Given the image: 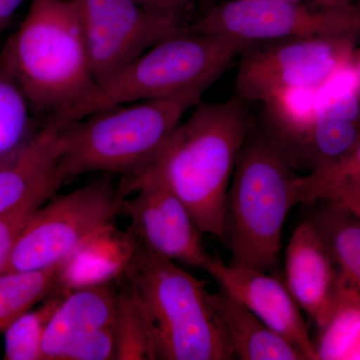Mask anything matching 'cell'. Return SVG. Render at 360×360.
<instances>
[{
  "label": "cell",
  "instance_id": "1",
  "mask_svg": "<svg viewBox=\"0 0 360 360\" xmlns=\"http://www.w3.org/2000/svg\"><path fill=\"white\" fill-rule=\"evenodd\" d=\"M248 103L236 96L200 101L148 167L179 196L198 229L222 243L227 191L251 130Z\"/></svg>",
  "mask_w": 360,
  "mask_h": 360
},
{
  "label": "cell",
  "instance_id": "18",
  "mask_svg": "<svg viewBox=\"0 0 360 360\" xmlns=\"http://www.w3.org/2000/svg\"><path fill=\"white\" fill-rule=\"evenodd\" d=\"M70 257L47 269L0 274V331L51 296L65 295L63 283Z\"/></svg>",
  "mask_w": 360,
  "mask_h": 360
},
{
  "label": "cell",
  "instance_id": "15",
  "mask_svg": "<svg viewBox=\"0 0 360 360\" xmlns=\"http://www.w3.org/2000/svg\"><path fill=\"white\" fill-rule=\"evenodd\" d=\"M286 285L295 302L319 328L335 307L340 269L328 245L311 221L293 231L285 250Z\"/></svg>",
  "mask_w": 360,
  "mask_h": 360
},
{
  "label": "cell",
  "instance_id": "19",
  "mask_svg": "<svg viewBox=\"0 0 360 360\" xmlns=\"http://www.w3.org/2000/svg\"><path fill=\"white\" fill-rule=\"evenodd\" d=\"M321 329L317 359H360V288L340 272L335 307Z\"/></svg>",
  "mask_w": 360,
  "mask_h": 360
},
{
  "label": "cell",
  "instance_id": "5",
  "mask_svg": "<svg viewBox=\"0 0 360 360\" xmlns=\"http://www.w3.org/2000/svg\"><path fill=\"white\" fill-rule=\"evenodd\" d=\"M205 89L118 104L68 122L60 161L65 180L104 172L132 176L150 167Z\"/></svg>",
  "mask_w": 360,
  "mask_h": 360
},
{
  "label": "cell",
  "instance_id": "26",
  "mask_svg": "<svg viewBox=\"0 0 360 360\" xmlns=\"http://www.w3.org/2000/svg\"><path fill=\"white\" fill-rule=\"evenodd\" d=\"M319 201H329L333 203L360 222V184L336 188L326 194Z\"/></svg>",
  "mask_w": 360,
  "mask_h": 360
},
{
  "label": "cell",
  "instance_id": "12",
  "mask_svg": "<svg viewBox=\"0 0 360 360\" xmlns=\"http://www.w3.org/2000/svg\"><path fill=\"white\" fill-rule=\"evenodd\" d=\"M360 142V89L352 65L322 87L302 134L278 144L292 167L307 174L345 158Z\"/></svg>",
  "mask_w": 360,
  "mask_h": 360
},
{
  "label": "cell",
  "instance_id": "29",
  "mask_svg": "<svg viewBox=\"0 0 360 360\" xmlns=\"http://www.w3.org/2000/svg\"><path fill=\"white\" fill-rule=\"evenodd\" d=\"M354 0H312L311 4L316 6L338 7L352 4Z\"/></svg>",
  "mask_w": 360,
  "mask_h": 360
},
{
  "label": "cell",
  "instance_id": "28",
  "mask_svg": "<svg viewBox=\"0 0 360 360\" xmlns=\"http://www.w3.org/2000/svg\"><path fill=\"white\" fill-rule=\"evenodd\" d=\"M22 2L23 0H0V33Z\"/></svg>",
  "mask_w": 360,
  "mask_h": 360
},
{
  "label": "cell",
  "instance_id": "25",
  "mask_svg": "<svg viewBox=\"0 0 360 360\" xmlns=\"http://www.w3.org/2000/svg\"><path fill=\"white\" fill-rule=\"evenodd\" d=\"M49 200L51 198L47 196H35L16 206L11 212L0 215V274L6 266L14 243L23 227L32 219L33 213Z\"/></svg>",
  "mask_w": 360,
  "mask_h": 360
},
{
  "label": "cell",
  "instance_id": "10",
  "mask_svg": "<svg viewBox=\"0 0 360 360\" xmlns=\"http://www.w3.org/2000/svg\"><path fill=\"white\" fill-rule=\"evenodd\" d=\"M75 4L97 84L162 40L186 30L184 21L153 13L135 0Z\"/></svg>",
  "mask_w": 360,
  "mask_h": 360
},
{
  "label": "cell",
  "instance_id": "2",
  "mask_svg": "<svg viewBox=\"0 0 360 360\" xmlns=\"http://www.w3.org/2000/svg\"><path fill=\"white\" fill-rule=\"evenodd\" d=\"M122 274L148 326L153 359H236L205 281L139 239Z\"/></svg>",
  "mask_w": 360,
  "mask_h": 360
},
{
  "label": "cell",
  "instance_id": "23",
  "mask_svg": "<svg viewBox=\"0 0 360 360\" xmlns=\"http://www.w3.org/2000/svg\"><path fill=\"white\" fill-rule=\"evenodd\" d=\"M113 329L115 338V360L153 359L148 326L125 285L118 295L117 311Z\"/></svg>",
  "mask_w": 360,
  "mask_h": 360
},
{
  "label": "cell",
  "instance_id": "7",
  "mask_svg": "<svg viewBox=\"0 0 360 360\" xmlns=\"http://www.w3.org/2000/svg\"><path fill=\"white\" fill-rule=\"evenodd\" d=\"M127 194L106 175L51 198L23 227L1 274L47 269L89 245L110 231Z\"/></svg>",
  "mask_w": 360,
  "mask_h": 360
},
{
  "label": "cell",
  "instance_id": "3",
  "mask_svg": "<svg viewBox=\"0 0 360 360\" xmlns=\"http://www.w3.org/2000/svg\"><path fill=\"white\" fill-rule=\"evenodd\" d=\"M33 111L58 116L96 87L75 0H32L2 49Z\"/></svg>",
  "mask_w": 360,
  "mask_h": 360
},
{
  "label": "cell",
  "instance_id": "22",
  "mask_svg": "<svg viewBox=\"0 0 360 360\" xmlns=\"http://www.w3.org/2000/svg\"><path fill=\"white\" fill-rule=\"evenodd\" d=\"M65 295L51 296L20 315L4 329V359L42 360L45 330Z\"/></svg>",
  "mask_w": 360,
  "mask_h": 360
},
{
  "label": "cell",
  "instance_id": "31",
  "mask_svg": "<svg viewBox=\"0 0 360 360\" xmlns=\"http://www.w3.org/2000/svg\"><path fill=\"white\" fill-rule=\"evenodd\" d=\"M290 1H300V0H290Z\"/></svg>",
  "mask_w": 360,
  "mask_h": 360
},
{
  "label": "cell",
  "instance_id": "13",
  "mask_svg": "<svg viewBox=\"0 0 360 360\" xmlns=\"http://www.w3.org/2000/svg\"><path fill=\"white\" fill-rule=\"evenodd\" d=\"M205 271L217 281L219 288L300 349L307 360H317L315 343L310 338L302 310L284 279L255 267L226 264L217 255L210 257Z\"/></svg>",
  "mask_w": 360,
  "mask_h": 360
},
{
  "label": "cell",
  "instance_id": "20",
  "mask_svg": "<svg viewBox=\"0 0 360 360\" xmlns=\"http://www.w3.org/2000/svg\"><path fill=\"white\" fill-rule=\"evenodd\" d=\"M321 202L324 205L309 221L328 245L341 276L360 288V222L333 203Z\"/></svg>",
  "mask_w": 360,
  "mask_h": 360
},
{
  "label": "cell",
  "instance_id": "17",
  "mask_svg": "<svg viewBox=\"0 0 360 360\" xmlns=\"http://www.w3.org/2000/svg\"><path fill=\"white\" fill-rule=\"evenodd\" d=\"M236 359L307 360L290 341L269 328L257 315L221 288L212 292Z\"/></svg>",
  "mask_w": 360,
  "mask_h": 360
},
{
  "label": "cell",
  "instance_id": "11",
  "mask_svg": "<svg viewBox=\"0 0 360 360\" xmlns=\"http://www.w3.org/2000/svg\"><path fill=\"white\" fill-rule=\"evenodd\" d=\"M124 212L131 221L135 238L161 257L205 270L212 255L201 240V231L169 186L150 168L129 176Z\"/></svg>",
  "mask_w": 360,
  "mask_h": 360
},
{
  "label": "cell",
  "instance_id": "9",
  "mask_svg": "<svg viewBox=\"0 0 360 360\" xmlns=\"http://www.w3.org/2000/svg\"><path fill=\"white\" fill-rule=\"evenodd\" d=\"M356 37H311L255 44L243 52L236 96L266 103L285 91L321 89L352 65Z\"/></svg>",
  "mask_w": 360,
  "mask_h": 360
},
{
  "label": "cell",
  "instance_id": "6",
  "mask_svg": "<svg viewBox=\"0 0 360 360\" xmlns=\"http://www.w3.org/2000/svg\"><path fill=\"white\" fill-rule=\"evenodd\" d=\"M253 44L231 37L186 32L168 37L117 71L77 105L54 116L66 122L96 111L149 99L207 89L232 60Z\"/></svg>",
  "mask_w": 360,
  "mask_h": 360
},
{
  "label": "cell",
  "instance_id": "21",
  "mask_svg": "<svg viewBox=\"0 0 360 360\" xmlns=\"http://www.w3.org/2000/svg\"><path fill=\"white\" fill-rule=\"evenodd\" d=\"M33 110L13 71L0 56V160L25 143L42 123H37Z\"/></svg>",
  "mask_w": 360,
  "mask_h": 360
},
{
  "label": "cell",
  "instance_id": "8",
  "mask_svg": "<svg viewBox=\"0 0 360 360\" xmlns=\"http://www.w3.org/2000/svg\"><path fill=\"white\" fill-rule=\"evenodd\" d=\"M187 30L221 35L246 42L360 37V6L302 4L290 0H229L212 7Z\"/></svg>",
  "mask_w": 360,
  "mask_h": 360
},
{
  "label": "cell",
  "instance_id": "27",
  "mask_svg": "<svg viewBox=\"0 0 360 360\" xmlns=\"http://www.w3.org/2000/svg\"><path fill=\"white\" fill-rule=\"evenodd\" d=\"M153 13L182 20L198 0H135ZM184 21V20H182Z\"/></svg>",
  "mask_w": 360,
  "mask_h": 360
},
{
  "label": "cell",
  "instance_id": "30",
  "mask_svg": "<svg viewBox=\"0 0 360 360\" xmlns=\"http://www.w3.org/2000/svg\"><path fill=\"white\" fill-rule=\"evenodd\" d=\"M352 70H354L355 79L360 89V51L355 52L354 61H352Z\"/></svg>",
  "mask_w": 360,
  "mask_h": 360
},
{
  "label": "cell",
  "instance_id": "16",
  "mask_svg": "<svg viewBox=\"0 0 360 360\" xmlns=\"http://www.w3.org/2000/svg\"><path fill=\"white\" fill-rule=\"evenodd\" d=\"M118 295L111 281L80 286L66 293L45 330L42 360H61L75 343L113 326Z\"/></svg>",
  "mask_w": 360,
  "mask_h": 360
},
{
  "label": "cell",
  "instance_id": "24",
  "mask_svg": "<svg viewBox=\"0 0 360 360\" xmlns=\"http://www.w3.org/2000/svg\"><path fill=\"white\" fill-rule=\"evenodd\" d=\"M355 184H360V142L348 155L333 165L300 175L298 205L319 202L330 191Z\"/></svg>",
  "mask_w": 360,
  "mask_h": 360
},
{
  "label": "cell",
  "instance_id": "4",
  "mask_svg": "<svg viewBox=\"0 0 360 360\" xmlns=\"http://www.w3.org/2000/svg\"><path fill=\"white\" fill-rule=\"evenodd\" d=\"M295 167L269 134L250 130L225 200L231 262L276 274L286 217L298 205Z\"/></svg>",
  "mask_w": 360,
  "mask_h": 360
},
{
  "label": "cell",
  "instance_id": "14",
  "mask_svg": "<svg viewBox=\"0 0 360 360\" xmlns=\"http://www.w3.org/2000/svg\"><path fill=\"white\" fill-rule=\"evenodd\" d=\"M68 123L46 117L25 143L0 160V215L35 196L51 198L63 186Z\"/></svg>",
  "mask_w": 360,
  "mask_h": 360
}]
</instances>
